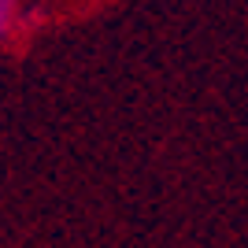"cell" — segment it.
I'll return each mask as SVG.
<instances>
[{"instance_id":"1","label":"cell","mask_w":248,"mask_h":248,"mask_svg":"<svg viewBox=\"0 0 248 248\" xmlns=\"http://www.w3.org/2000/svg\"><path fill=\"white\" fill-rule=\"evenodd\" d=\"M11 15H15V0H0V37L8 33V26H11Z\"/></svg>"}]
</instances>
